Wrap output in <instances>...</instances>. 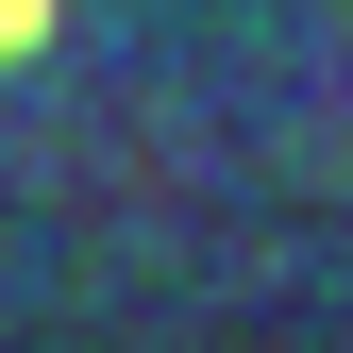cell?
<instances>
[{"instance_id": "cell-1", "label": "cell", "mask_w": 353, "mask_h": 353, "mask_svg": "<svg viewBox=\"0 0 353 353\" xmlns=\"http://www.w3.org/2000/svg\"><path fill=\"white\" fill-rule=\"evenodd\" d=\"M51 17H68V0H0V68H17V51H51Z\"/></svg>"}]
</instances>
